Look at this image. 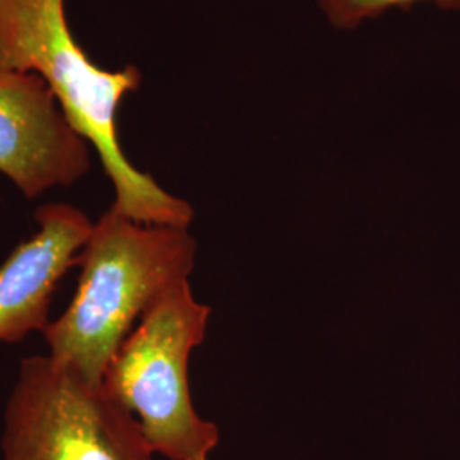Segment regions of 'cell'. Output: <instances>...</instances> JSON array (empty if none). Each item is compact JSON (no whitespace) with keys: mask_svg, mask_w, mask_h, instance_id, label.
I'll return each instance as SVG.
<instances>
[{"mask_svg":"<svg viewBox=\"0 0 460 460\" xmlns=\"http://www.w3.org/2000/svg\"><path fill=\"white\" fill-rule=\"evenodd\" d=\"M0 72L36 74L49 84L70 125L96 148L119 214L190 229L193 207L138 171L118 142L116 113L138 91L140 70L111 72L89 60L66 22V0H0Z\"/></svg>","mask_w":460,"mask_h":460,"instance_id":"1","label":"cell"},{"mask_svg":"<svg viewBox=\"0 0 460 460\" xmlns=\"http://www.w3.org/2000/svg\"><path fill=\"white\" fill-rule=\"evenodd\" d=\"M195 256L197 241L188 227L144 224L111 207L81 252L75 296L45 329L49 355L102 385L135 321L171 288L190 281Z\"/></svg>","mask_w":460,"mask_h":460,"instance_id":"2","label":"cell"},{"mask_svg":"<svg viewBox=\"0 0 460 460\" xmlns=\"http://www.w3.org/2000/svg\"><path fill=\"white\" fill-rule=\"evenodd\" d=\"M210 307L190 281L161 296L125 338L108 365L102 387L142 428L154 454L169 460H210L220 429L198 414L188 363L203 343Z\"/></svg>","mask_w":460,"mask_h":460,"instance_id":"3","label":"cell"},{"mask_svg":"<svg viewBox=\"0 0 460 460\" xmlns=\"http://www.w3.org/2000/svg\"><path fill=\"white\" fill-rule=\"evenodd\" d=\"M2 460H154L138 421L102 385L49 357L21 362Z\"/></svg>","mask_w":460,"mask_h":460,"instance_id":"4","label":"cell"},{"mask_svg":"<svg viewBox=\"0 0 460 460\" xmlns=\"http://www.w3.org/2000/svg\"><path fill=\"white\" fill-rule=\"evenodd\" d=\"M89 142L66 119L49 84L28 72H0V172L26 198L79 181Z\"/></svg>","mask_w":460,"mask_h":460,"instance_id":"5","label":"cell"},{"mask_svg":"<svg viewBox=\"0 0 460 460\" xmlns=\"http://www.w3.org/2000/svg\"><path fill=\"white\" fill-rule=\"evenodd\" d=\"M40 229L0 266V341L19 343L49 328L51 296L66 271L81 264L94 224L79 208L49 203L36 210Z\"/></svg>","mask_w":460,"mask_h":460,"instance_id":"6","label":"cell"},{"mask_svg":"<svg viewBox=\"0 0 460 460\" xmlns=\"http://www.w3.org/2000/svg\"><path fill=\"white\" fill-rule=\"evenodd\" d=\"M423 2L444 11H460V0H315V5L329 28L336 31H357L367 22L394 9H410Z\"/></svg>","mask_w":460,"mask_h":460,"instance_id":"7","label":"cell"}]
</instances>
